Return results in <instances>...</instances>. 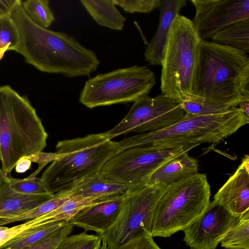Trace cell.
Returning a JSON list of instances; mask_svg holds the SVG:
<instances>
[{
    "label": "cell",
    "instance_id": "obj_1",
    "mask_svg": "<svg viewBox=\"0 0 249 249\" xmlns=\"http://www.w3.org/2000/svg\"><path fill=\"white\" fill-rule=\"evenodd\" d=\"M21 2L10 15L19 35L16 52L27 63L42 72L70 78L89 75L97 70L100 61L93 51L66 33L35 24L25 13Z\"/></svg>",
    "mask_w": 249,
    "mask_h": 249
},
{
    "label": "cell",
    "instance_id": "obj_2",
    "mask_svg": "<svg viewBox=\"0 0 249 249\" xmlns=\"http://www.w3.org/2000/svg\"><path fill=\"white\" fill-rule=\"evenodd\" d=\"M192 99L237 107L249 100V57L229 46L200 42Z\"/></svg>",
    "mask_w": 249,
    "mask_h": 249
},
{
    "label": "cell",
    "instance_id": "obj_3",
    "mask_svg": "<svg viewBox=\"0 0 249 249\" xmlns=\"http://www.w3.org/2000/svg\"><path fill=\"white\" fill-rule=\"evenodd\" d=\"M48 133L28 99L8 85L0 87V160L3 178L18 161L46 146Z\"/></svg>",
    "mask_w": 249,
    "mask_h": 249
},
{
    "label": "cell",
    "instance_id": "obj_4",
    "mask_svg": "<svg viewBox=\"0 0 249 249\" xmlns=\"http://www.w3.org/2000/svg\"><path fill=\"white\" fill-rule=\"evenodd\" d=\"M55 148L58 157L40 178L52 194L68 190L99 173L106 163L118 153L117 142L106 132L58 141Z\"/></svg>",
    "mask_w": 249,
    "mask_h": 249
},
{
    "label": "cell",
    "instance_id": "obj_5",
    "mask_svg": "<svg viewBox=\"0 0 249 249\" xmlns=\"http://www.w3.org/2000/svg\"><path fill=\"white\" fill-rule=\"evenodd\" d=\"M249 123V117L238 107L218 114L185 115L181 120L167 127L135 135L117 142L118 153L136 146L164 147L218 143Z\"/></svg>",
    "mask_w": 249,
    "mask_h": 249
},
{
    "label": "cell",
    "instance_id": "obj_6",
    "mask_svg": "<svg viewBox=\"0 0 249 249\" xmlns=\"http://www.w3.org/2000/svg\"><path fill=\"white\" fill-rule=\"evenodd\" d=\"M201 40L193 21L178 15L171 26L161 65V94L179 103L192 99Z\"/></svg>",
    "mask_w": 249,
    "mask_h": 249
},
{
    "label": "cell",
    "instance_id": "obj_7",
    "mask_svg": "<svg viewBox=\"0 0 249 249\" xmlns=\"http://www.w3.org/2000/svg\"><path fill=\"white\" fill-rule=\"evenodd\" d=\"M210 196V186L203 174L198 173L168 186L154 209L152 236L169 237L183 231L204 213Z\"/></svg>",
    "mask_w": 249,
    "mask_h": 249
},
{
    "label": "cell",
    "instance_id": "obj_8",
    "mask_svg": "<svg viewBox=\"0 0 249 249\" xmlns=\"http://www.w3.org/2000/svg\"><path fill=\"white\" fill-rule=\"evenodd\" d=\"M156 84L155 74L146 66L118 69L88 80L79 101L89 108L134 102L147 95Z\"/></svg>",
    "mask_w": 249,
    "mask_h": 249
},
{
    "label": "cell",
    "instance_id": "obj_9",
    "mask_svg": "<svg viewBox=\"0 0 249 249\" xmlns=\"http://www.w3.org/2000/svg\"><path fill=\"white\" fill-rule=\"evenodd\" d=\"M197 144L159 147L136 146L126 149L110 159L100 174L107 179L128 187L130 190L147 185L152 174L163 163Z\"/></svg>",
    "mask_w": 249,
    "mask_h": 249
},
{
    "label": "cell",
    "instance_id": "obj_10",
    "mask_svg": "<svg viewBox=\"0 0 249 249\" xmlns=\"http://www.w3.org/2000/svg\"><path fill=\"white\" fill-rule=\"evenodd\" d=\"M168 186L147 185L129 190L124 196L115 222L105 232L98 234L108 249H118L144 231L151 232L155 208Z\"/></svg>",
    "mask_w": 249,
    "mask_h": 249
},
{
    "label": "cell",
    "instance_id": "obj_11",
    "mask_svg": "<svg viewBox=\"0 0 249 249\" xmlns=\"http://www.w3.org/2000/svg\"><path fill=\"white\" fill-rule=\"evenodd\" d=\"M180 104L162 94L144 96L134 102L123 120L106 133L112 140L129 132L141 134L164 128L184 118Z\"/></svg>",
    "mask_w": 249,
    "mask_h": 249
},
{
    "label": "cell",
    "instance_id": "obj_12",
    "mask_svg": "<svg viewBox=\"0 0 249 249\" xmlns=\"http://www.w3.org/2000/svg\"><path fill=\"white\" fill-rule=\"evenodd\" d=\"M196 10L193 22L201 40L237 22L249 19V0H191Z\"/></svg>",
    "mask_w": 249,
    "mask_h": 249
},
{
    "label": "cell",
    "instance_id": "obj_13",
    "mask_svg": "<svg viewBox=\"0 0 249 249\" xmlns=\"http://www.w3.org/2000/svg\"><path fill=\"white\" fill-rule=\"evenodd\" d=\"M239 218L213 201L204 213L183 231V241L191 249H216Z\"/></svg>",
    "mask_w": 249,
    "mask_h": 249
},
{
    "label": "cell",
    "instance_id": "obj_14",
    "mask_svg": "<svg viewBox=\"0 0 249 249\" xmlns=\"http://www.w3.org/2000/svg\"><path fill=\"white\" fill-rule=\"evenodd\" d=\"M213 201L232 215L240 218L249 211V156L215 194Z\"/></svg>",
    "mask_w": 249,
    "mask_h": 249
},
{
    "label": "cell",
    "instance_id": "obj_15",
    "mask_svg": "<svg viewBox=\"0 0 249 249\" xmlns=\"http://www.w3.org/2000/svg\"><path fill=\"white\" fill-rule=\"evenodd\" d=\"M124 196L87 207L71 218L69 222L86 231H93L97 234H101L109 229L117 220L122 207Z\"/></svg>",
    "mask_w": 249,
    "mask_h": 249
},
{
    "label": "cell",
    "instance_id": "obj_16",
    "mask_svg": "<svg viewBox=\"0 0 249 249\" xmlns=\"http://www.w3.org/2000/svg\"><path fill=\"white\" fill-rule=\"evenodd\" d=\"M186 2V0H162L158 28L144 53L145 60L150 65H161L172 23Z\"/></svg>",
    "mask_w": 249,
    "mask_h": 249
},
{
    "label": "cell",
    "instance_id": "obj_17",
    "mask_svg": "<svg viewBox=\"0 0 249 249\" xmlns=\"http://www.w3.org/2000/svg\"><path fill=\"white\" fill-rule=\"evenodd\" d=\"M181 152L159 166L151 175L147 185L169 186L198 173L197 160Z\"/></svg>",
    "mask_w": 249,
    "mask_h": 249
},
{
    "label": "cell",
    "instance_id": "obj_18",
    "mask_svg": "<svg viewBox=\"0 0 249 249\" xmlns=\"http://www.w3.org/2000/svg\"><path fill=\"white\" fill-rule=\"evenodd\" d=\"M50 193L28 195L14 190L3 179L0 187V220L24 213L52 198Z\"/></svg>",
    "mask_w": 249,
    "mask_h": 249
},
{
    "label": "cell",
    "instance_id": "obj_19",
    "mask_svg": "<svg viewBox=\"0 0 249 249\" xmlns=\"http://www.w3.org/2000/svg\"><path fill=\"white\" fill-rule=\"evenodd\" d=\"M66 190L72 196L114 197L124 196L131 190L107 179L99 173L81 180Z\"/></svg>",
    "mask_w": 249,
    "mask_h": 249
},
{
    "label": "cell",
    "instance_id": "obj_20",
    "mask_svg": "<svg viewBox=\"0 0 249 249\" xmlns=\"http://www.w3.org/2000/svg\"><path fill=\"white\" fill-rule=\"evenodd\" d=\"M115 197H82L73 196L53 211L36 218L28 220L24 224L27 229L31 227L44 223L64 220H69L82 210Z\"/></svg>",
    "mask_w": 249,
    "mask_h": 249
},
{
    "label": "cell",
    "instance_id": "obj_21",
    "mask_svg": "<svg viewBox=\"0 0 249 249\" xmlns=\"http://www.w3.org/2000/svg\"><path fill=\"white\" fill-rule=\"evenodd\" d=\"M80 2L99 25L117 31L123 29L126 19L112 0H81Z\"/></svg>",
    "mask_w": 249,
    "mask_h": 249
},
{
    "label": "cell",
    "instance_id": "obj_22",
    "mask_svg": "<svg viewBox=\"0 0 249 249\" xmlns=\"http://www.w3.org/2000/svg\"><path fill=\"white\" fill-rule=\"evenodd\" d=\"M69 224V220L53 221L24 230L3 245L0 249H21L33 244Z\"/></svg>",
    "mask_w": 249,
    "mask_h": 249
},
{
    "label": "cell",
    "instance_id": "obj_23",
    "mask_svg": "<svg viewBox=\"0 0 249 249\" xmlns=\"http://www.w3.org/2000/svg\"><path fill=\"white\" fill-rule=\"evenodd\" d=\"M212 41L249 52V19L243 20L222 29L211 38Z\"/></svg>",
    "mask_w": 249,
    "mask_h": 249
},
{
    "label": "cell",
    "instance_id": "obj_24",
    "mask_svg": "<svg viewBox=\"0 0 249 249\" xmlns=\"http://www.w3.org/2000/svg\"><path fill=\"white\" fill-rule=\"evenodd\" d=\"M67 190L54 194L51 199L45 201L36 207L16 217L0 220V226L21 221L34 219L56 209L66 201L72 197Z\"/></svg>",
    "mask_w": 249,
    "mask_h": 249
},
{
    "label": "cell",
    "instance_id": "obj_25",
    "mask_svg": "<svg viewBox=\"0 0 249 249\" xmlns=\"http://www.w3.org/2000/svg\"><path fill=\"white\" fill-rule=\"evenodd\" d=\"M220 244L225 249H249V211L239 219Z\"/></svg>",
    "mask_w": 249,
    "mask_h": 249
},
{
    "label": "cell",
    "instance_id": "obj_26",
    "mask_svg": "<svg viewBox=\"0 0 249 249\" xmlns=\"http://www.w3.org/2000/svg\"><path fill=\"white\" fill-rule=\"evenodd\" d=\"M21 6L30 20L41 28L47 29L55 19L48 0H26Z\"/></svg>",
    "mask_w": 249,
    "mask_h": 249
},
{
    "label": "cell",
    "instance_id": "obj_27",
    "mask_svg": "<svg viewBox=\"0 0 249 249\" xmlns=\"http://www.w3.org/2000/svg\"><path fill=\"white\" fill-rule=\"evenodd\" d=\"M19 43L18 27L11 15L0 17V53L17 51Z\"/></svg>",
    "mask_w": 249,
    "mask_h": 249
},
{
    "label": "cell",
    "instance_id": "obj_28",
    "mask_svg": "<svg viewBox=\"0 0 249 249\" xmlns=\"http://www.w3.org/2000/svg\"><path fill=\"white\" fill-rule=\"evenodd\" d=\"M185 115L190 116H203L223 113L232 107L228 106L194 100H186L180 104Z\"/></svg>",
    "mask_w": 249,
    "mask_h": 249
},
{
    "label": "cell",
    "instance_id": "obj_29",
    "mask_svg": "<svg viewBox=\"0 0 249 249\" xmlns=\"http://www.w3.org/2000/svg\"><path fill=\"white\" fill-rule=\"evenodd\" d=\"M101 244L99 236L89 234L84 231L67 236L55 249H99Z\"/></svg>",
    "mask_w": 249,
    "mask_h": 249
},
{
    "label": "cell",
    "instance_id": "obj_30",
    "mask_svg": "<svg viewBox=\"0 0 249 249\" xmlns=\"http://www.w3.org/2000/svg\"><path fill=\"white\" fill-rule=\"evenodd\" d=\"M3 179L14 190L18 193L28 195L49 193L41 178L26 177L23 179H18L8 176Z\"/></svg>",
    "mask_w": 249,
    "mask_h": 249
},
{
    "label": "cell",
    "instance_id": "obj_31",
    "mask_svg": "<svg viewBox=\"0 0 249 249\" xmlns=\"http://www.w3.org/2000/svg\"><path fill=\"white\" fill-rule=\"evenodd\" d=\"M74 226L70 223L56 230L41 240L21 249H55L58 244L69 236Z\"/></svg>",
    "mask_w": 249,
    "mask_h": 249
},
{
    "label": "cell",
    "instance_id": "obj_32",
    "mask_svg": "<svg viewBox=\"0 0 249 249\" xmlns=\"http://www.w3.org/2000/svg\"><path fill=\"white\" fill-rule=\"evenodd\" d=\"M126 13H149L159 8L162 0H112Z\"/></svg>",
    "mask_w": 249,
    "mask_h": 249
},
{
    "label": "cell",
    "instance_id": "obj_33",
    "mask_svg": "<svg viewBox=\"0 0 249 249\" xmlns=\"http://www.w3.org/2000/svg\"><path fill=\"white\" fill-rule=\"evenodd\" d=\"M153 237L150 232L144 231L138 237L118 249H161Z\"/></svg>",
    "mask_w": 249,
    "mask_h": 249
},
{
    "label": "cell",
    "instance_id": "obj_34",
    "mask_svg": "<svg viewBox=\"0 0 249 249\" xmlns=\"http://www.w3.org/2000/svg\"><path fill=\"white\" fill-rule=\"evenodd\" d=\"M58 157V155L56 152L44 153L42 151L28 157L27 158L30 159L32 162L38 163L39 166L34 172L30 175L27 178H33L36 177V176L46 164L50 162H53Z\"/></svg>",
    "mask_w": 249,
    "mask_h": 249
},
{
    "label": "cell",
    "instance_id": "obj_35",
    "mask_svg": "<svg viewBox=\"0 0 249 249\" xmlns=\"http://www.w3.org/2000/svg\"><path fill=\"white\" fill-rule=\"evenodd\" d=\"M26 229L24 223L11 228L0 226V248Z\"/></svg>",
    "mask_w": 249,
    "mask_h": 249
},
{
    "label": "cell",
    "instance_id": "obj_36",
    "mask_svg": "<svg viewBox=\"0 0 249 249\" xmlns=\"http://www.w3.org/2000/svg\"><path fill=\"white\" fill-rule=\"evenodd\" d=\"M20 0H0V17L9 15Z\"/></svg>",
    "mask_w": 249,
    "mask_h": 249
},
{
    "label": "cell",
    "instance_id": "obj_37",
    "mask_svg": "<svg viewBox=\"0 0 249 249\" xmlns=\"http://www.w3.org/2000/svg\"><path fill=\"white\" fill-rule=\"evenodd\" d=\"M32 161L27 157H22L17 162L15 167L17 173H23L28 170L31 167Z\"/></svg>",
    "mask_w": 249,
    "mask_h": 249
},
{
    "label": "cell",
    "instance_id": "obj_38",
    "mask_svg": "<svg viewBox=\"0 0 249 249\" xmlns=\"http://www.w3.org/2000/svg\"><path fill=\"white\" fill-rule=\"evenodd\" d=\"M238 107L243 111L247 116L249 115V100H246L241 102Z\"/></svg>",
    "mask_w": 249,
    "mask_h": 249
},
{
    "label": "cell",
    "instance_id": "obj_39",
    "mask_svg": "<svg viewBox=\"0 0 249 249\" xmlns=\"http://www.w3.org/2000/svg\"><path fill=\"white\" fill-rule=\"evenodd\" d=\"M3 180V178L1 169V164H0V187L2 183Z\"/></svg>",
    "mask_w": 249,
    "mask_h": 249
},
{
    "label": "cell",
    "instance_id": "obj_40",
    "mask_svg": "<svg viewBox=\"0 0 249 249\" xmlns=\"http://www.w3.org/2000/svg\"><path fill=\"white\" fill-rule=\"evenodd\" d=\"M99 249H108L107 246L104 243L102 242L101 247Z\"/></svg>",
    "mask_w": 249,
    "mask_h": 249
},
{
    "label": "cell",
    "instance_id": "obj_41",
    "mask_svg": "<svg viewBox=\"0 0 249 249\" xmlns=\"http://www.w3.org/2000/svg\"><path fill=\"white\" fill-rule=\"evenodd\" d=\"M4 52H1V53H0V59L1 58H2V57H3V56L4 55Z\"/></svg>",
    "mask_w": 249,
    "mask_h": 249
}]
</instances>
